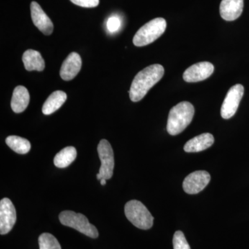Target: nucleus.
<instances>
[{"mask_svg":"<svg viewBox=\"0 0 249 249\" xmlns=\"http://www.w3.org/2000/svg\"><path fill=\"white\" fill-rule=\"evenodd\" d=\"M195 114V108L191 103L183 101L170 109L167 131L170 135L181 133L189 125Z\"/></svg>","mask_w":249,"mask_h":249,"instance_id":"2","label":"nucleus"},{"mask_svg":"<svg viewBox=\"0 0 249 249\" xmlns=\"http://www.w3.org/2000/svg\"><path fill=\"white\" fill-rule=\"evenodd\" d=\"M73 4L85 8H94L99 4V0H70Z\"/></svg>","mask_w":249,"mask_h":249,"instance_id":"23","label":"nucleus"},{"mask_svg":"<svg viewBox=\"0 0 249 249\" xmlns=\"http://www.w3.org/2000/svg\"><path fill=\"white\" fill-rule=\"evenodd\" d=\"M66 93L55 91L52 93L44 103L42 113L45 115H50L61 107L67 100Z\"/></svg>","mask_w":249,"mask_h":249,"instance_id":"17","label":"nucleus"},{"mask_svg":"<svg viewBox=\"0 0 249 249\" xmlns=\"http://www.w3.org/2000/svg\"><path fill=\"white\" fill-rule=\"evenodd\" d=\"M22 61L27 71H42L45 70V60L40 52L29 49L23 54Z\"/></svg>","mask_w":249,"mask_h":249,"instance_id":"16","label":"nucleus"},{"mask_svg":"<svg viewBox=\"0 0 249 249\" xmlns=\"http://www.w3.org/2000/svg\"><path fill=\"white\" fill-rule=\"evenodd\" d=\"M121 27V20L116 16H111L108 19L107 22V30L110 33H115Z\"/></svg>","mask_w":249,"mask_h":249,"instance_id":"22","label":"nucleus"},{"mask_svg":"<svg viewBox=\"0 0 249 249\" xmlns=\"http://www.w3.org/2000/svg\"><path fill=\"white\" fill-rule=\"evenodd\" d=\"M59 219L62 225L71 227L76 231L91 237L97 238L98 231L95 226L90 224L84 214L76 213L71 211H65L59 214Z\"/></svg>","mask_w":249,"mask_h":249,"instance_id":"5","label":"nucleus"},{"mask_svg":"<svg viewBox=\"0 0 249 249\" xmlns=\"http://www.w3.org/2000/svg\"><path fill=\"white\" fill-rule=\"evenodd\" d=\"M164 75V68L162 65H150L139 71L134 77L130 90L129 98L133 102H139L154 85L157 84Z\"/></svg>","mask_w":249,"mask_h":249,"instance_id":"1","label":"nucleus"},{"mask_svg":"<svg viewBox=\"0 0 249 249\" xmlns=\"http://www.w3.org/2000/svg\"><path fill=\"white\" fill-rule=\"evenodd\" d=\"M213 136L210 133H204L194 137L185 144V152H198L203 151L214 143Z\"/></svg>","mask_w":249,"mask_h":249,"instance_id":"14","label":"nucleus"},{"mask_svg":"<svg viewBox=\"0 0 249 249\" xmlns=\"http://www.w3.org/2000/svg\"><path fill=\"white\" fill-rule=\"evenodd\" d=\"M214 66L209 62H201L188 67L183 74L187 83H196L209 78L214 72Z\"/></svg>","mask_w":249,"mask_h":249,"instance_id":"10","label":"nucleus"},{"mask_svg":"<svg viewBox=\"0 0 249 249\" xmlns=\"http://www.w3.org/2000/svg\"><path fill=\"white\" fill-rule=\"evenodd\" d=\"M124 214L129 222L138 229L147 230L153 226V216L141 201H128L124 206Z\"/></svg>","mask_w":249,"mask_h":249,"instance_id":"4","label":"nucleus"},{"mask_svg":"<svg viewBox=\"0 0 249 249\" xmlns=\"http://www.w3.org/2000/svg\"><path fill=\"white\" fill-rule=\"evenodd\" d=\"M210 181V174L204 170H199L190 174L185 178L183 188L188 194H197L206 188Z\"/></svg>","mask_w":249,"mask_h":249,"instance_id":"8","label":"nucleus"},{"mask_svg":"<svg viewBox=\"0 0 249 249\" xmlns=\"http://www.w3.org/2000/svg\"><path fill=\"white\" fill-rule=\"evenodd\" d=\"M244 92L245 88L241 84L234 85L230 88L221 108V116L223 119H229L235 115Z\"/></svg>","mask_w":249,"mask_h":249,"instance_id":"7","label":"nucleus"},{"mask_svg":"<svg viewBox=\"0 0 249 249\" xmlns=\"http://www.w3.org/2000/svg\"><path fill=\"white\" fill-rule=\"evenodd\" d=\"M243 8L244 0H222L219 13L224 20L234 21L242 15Z\"/></svg>","mask_w":249,"mask_h":249,"instance_id":"13","label":"nucleus"},{"mask_svg":"<svg viewBox=\"0 0 249 249\" xmlns=\"http://www.w3.org/2000/svg\"><path fill=\"white\" fill-rule=\"evenodd\" d=\"M81 67L82 60L79 54L73 52L64 60L60 69V77L66 81L73 79L79 73Z\"/></svg>","mask_w":249,"mask_h":249,"instance_id":"12","label":"nucleus"},{"mask_svg":"<svg viewBox=\"0 0 249 249\" xmlns=\"http://www.w3.org/2000/svg\"><path fill=\"white\" fill-rule=\"evenodd\" d=\"M101 184L102 185V186H105V185L106 184V179H104V178L101 179Z\"/></svg>","mask_w":249,"mask_h":249,"instance_id":"24","label":"nucleus"},{"mask_svg":"<svg viewBox=\"0 0 249 249\" xmlns=\"http://www.w3.org/2000/svg\"><path fill=\"white\" fill-rule=\"evenodd\" d=\"M77 152L74 147L69 146L62 149L54 158V165L60 168H67L76 160Z\"/></svg>","mask_w":249,"mask_h":249,"instance_id":"18","label":"nucleus"},{"mask_svg":"<svg viewBox=\"0 0 249 249\" xmlns=\"http://www.w3.org/2000/svg\"><path fill=\"white\" fill-rule=\"evenodd\" d=\"M6 143L10 148L19 155H25L31 150L30 142L27 139L18 136H9L6 139Z\"/></svg>","mask_w":249,"mask_h":249,"instance_id":"19","label":"nucleus"},{"mask_svg":"<svg viewBox=\"0 0 249 249\" xmlns=\"http://www.w3.org/2000/svg\"><path fill=\"white\" fill-rule=\"evenodd\" d=\"M173 247L174 249H191L183 232L178 231L174 234Z\"/></svg>","mask_w":249,"mask_h":249,"instance_id":"21","label":"nucleus"},{"mask_svg":"<svg viewBox=\"0 0 249 249\" xmlns=\"http://www.w3.org/2000/svg\"><path fill=\"white\" fill-rule=\"evenodd\" d=\"M30 96L29 91L24 86H18L15 88L11 99V106L16 113H21L25 110L29 106Z\"/></svg>","mask_w":249,"mask_h":249,"instance_id":"15","label":"nucleus"},{"mask_svg":"<svg viewBox=\"0 0 249 249\" xmlns=\"http://www.w3.org/2000/svg\"><path fill=\"white\" fill-rule=\"evenodd\" d=\"M98 153L101 161L99 173L97 175L98 180L109 179L112 177L114 168V152L110 143L106 139H103L98 145Z\"/></svg>","mask_w":249,"mask_h":249,"instance_id":"6","label":"nucleus"},{"mask_svg":"<svg viewBox=\"0 0 249 249\" xmlns=\"http://www.w3.org/2000/svg\"><path fill=\"white\" fill-rule=\"evenodd\" d=\"M40 249H61L58 240L52 234L45 232L38 238Z\"/></svg>","mask_w":249,"mask_h":249,"instance_id":"20","label":"nucleus"},{"mask_svg":"<svg viewBox=\"0 0 249 249\" xmlns=\"http://www.w3.org/2000/svg\"><path fill=\"white\" fill-rule=\"evenodd\" d=\"M31 14L34 25L45 35H51L53 31V22L36 1L31 2Z\"/></svg>","mask_w":249,"mask_h":249,"instance_id":"11","label":"nucleus"},{"mask_svg":"<svg viewBox=\"0 0 249 249\" xmlns=\"http://www.w3.org/2000/svg\"><path fill=\"white\" fill-rule=\"evenodd\" d=\"M16 222V211L12 201L4 198L0 201V234L9 233Z\"/></svg>","mask_w":249,"mask_h":249,"instance_id":"9","label":"nucleus"},{"mask_svg":"<svg viewBox=\"0 0 249 249\" xmlns=\"http://www.w3.org/2000/svg\"><path fill=\"white\" fill-rule=\"evenodd\" d=\"M166 27V21L163 18L152 19L137 31L133 38L134 45L137 47L150 45L163 35Z\"/></svg>","mask_w":249,"mask_h":249,"instance_id":"3","label":"nucleus"}]
</instances>
